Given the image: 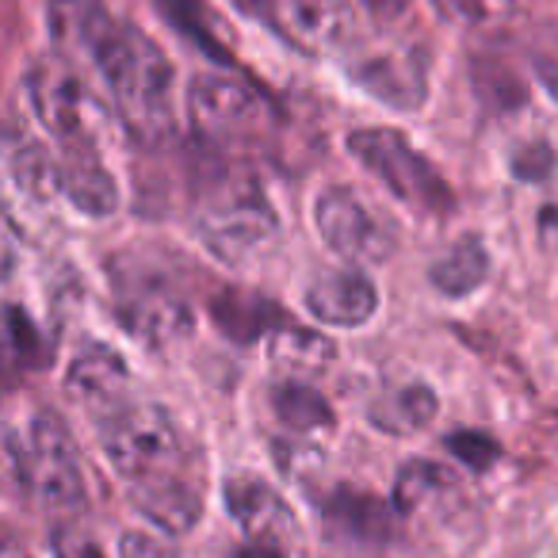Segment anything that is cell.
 Masks as SVG:
<instances>
[{
    "label": "cell",
    "mask_w": 558,
    "mask_h": 558,
    "mask_svg": "<svg viewBox=\"0 0 558 558\" xmlns=\"http://www.w3.org/2000/svg\"><path fill=\"white\" fill-rule=\"evenodd\" d=\"M50 24L62 43L81 47L111 88L134 138L172 134V65L134 24H119L100 0H50Z\"/></svg>",
    "instance_id": "obj_1"
},
{
    "label": "cell",
    "mask_w": 558,
    "mask_h": 558,
    "mask_svg": "<svg viewBox=\"0 0 558 558\" xmlns=\"http://www.w3.org/2000/svg\"><path fill=\"white\" fill-rule=\"evenodd\" d=\"M195 230L222 260H245L279 233L276 207L245 169H218L195 195Z\"/></svg>",
    "instance_id": "obj_2"
},
{
    "label": "cell",
    "mask_w": 558,
    "mask_h": 558,
    "mask_svg": "<svg viewBox=\"0 0 558 558\" xmlns=\"http://www.w3.org/2000/svg\"><path fill=\"white\" fill-rule=\"evenodd\" d=\"M9 459L24 494L43 509L70 512L85 505L81 456L73 448L70 428L54 413L43 410L27 417L24 433H9Z\"/></svg>",
    "instance_id": "obj_3"
},
{
    "label": "cell",
    "mask_w": 558,
    "mask_h": 558,
    "mask_svg": "<svg viewBox=\"0 0 558 558\" xmlns=\"http://www.w3.org/2000/svg\"><path fill=\"white\" fill-rule=\"evenodd\" d=\"M100 444L126 486L177 474L184 463L177 425L157 402H123L108 417H100Z\"/></svg>",
    "instance_id": "obj_4"
},
{
    "label": "cell",
    "mask_w": 558,
    "mask_h": 558,
    "mask_svg": "<svg viewBox=\"0 0 558 558\" xmlns=\"http://www.w3.org/2000/svg\"><path fill=\"white\" fill-rule=\"evenodd\" d=\"M27 100L58 149L100 146V134L108 126V111L93 96L88 81L73 70L65 58H39L27 65Z\"/></svg>",
    "instance_id": "obj_5"
},
{
    "label": "cell",
    "mask_w": 558,
    "mask_h": 558,
    "mask_svg": "<svg viewBox=\"0 0 558 558\" xmlns=\"http://www.w3.org/2000/svg\"><path fill=\"white\" fill-rule=\"evenodd\" d=\"M349 149L379 184H387L390 195L417 207L425 215H451L456 210V192L448 180L410 146L398 131L387 126H364V131L349 134Z\"/></svg>",
    "instance_id": "obj_6"
},
{
    "label": "cell",
    "mask_w": 558,
    "mask_h": 558,
    "mask_svg": "<svg viewBox=\"0 0 558 558\" xmlns=\"http://www.w3.org/2000/svg\"><path fill=\"white\" fill-rule=\"evenodd\" d=\"M314 226L337 256L356 264H383L398 248V226L349 184H333L314 203Z\"/></svg>",
    "instance_id": "obj_7"
},
{
    "label": "cell",
    "mask_w": 558,
    "mask_h": 558,
    "mask_svg": "<svg viewBox=\"0 0 558 558\" xmlns=\"http://www.w3.org/2000/svg\"><path fill=\"white\" fill-rule=\"evenodd\" d=\"M187 116L203 142H241L248 134L264 131L271 108L264 93H256L248 81L230 73H199L187 85Z\"/></svg>",
    "instance_id": "obj_8"
},
{
    "label": "cell",
    "mask_w": 558,
    "mask_h": 558,
    "mask_svg": "<svg viewBox=\"0 0 558 558\" xmlns=\"http://www.w3.org/2000/svg\"><path fill=\"white\" fill-rule=\"evenodd\" d=\"M116 318L146 349H161L192 333V306L161 276L116 279Z\"/></svg>",
    "instance_id": "obj_9"
},
{
    "label": "cell",
    "mask_w": 558,
    "mask_h": 558,
    "mask_svg": "<svg viewBox=\"0 0 558 558\" xmlns=\"http://www.w3.org/2000/svg\"><path fill=\"white\" fill-rule=\"evenodd\" d=\"M344 73L387 108L417 111L428 100V58L417 47H360L344 58Z\"/></svg>",
    "instance_id": "obj_10"
},
{
    "label": "cell",
    "mask_w": 558,
    "mask_h": 558,
    "mask_svg": "<svg viewBox=\"0 0 558 558\" xmlns=\"http://www.w3.org/2000/svg\"><path fill=\"white\" fill-rule=\"evenodd\" d=\"M264 27L306 54H349L356 47L352 0H276Z\"/></svg>",
    "instance_id": "obj_11"
},
{
    "label": "cell",
    "mask_w": 558,
    "mask_h": 558,
    "mask_svg": "<svg viewBox=\"0 0 558 558\" xmlns=\"http://www.w3.org/2000/svg\"><path fill=\"white\" fill-rule=\"evenodd\" d=\"M126 387H131V367L104 341H88L70 360V372H65V395L85 405V410H93L96 421L108 417L123 402H131Z\"/></svg>",
    "instance_id": "obj_12"
},
{
    "label": "cell",
    "mask_w": 558,
    "mask_h": 558,
    "mask_svg": "<svg viewBox=\"0 0 558 558\" xmlns=\"http://www.w3.org/2000/svg\"><path fill=\"white\" fill-rule=\"evenodd\" d=\"M306 311L318 322L337 329H356L364 322L375 318L379 311V291L375 283L356 268H337V271H322L303 295Z\"/></svg>",
    "instance_id": "obj_13"
},
{
    "label": "cell",
    "mask_w": 558,
    "mask_h": 558,
    "mask_svg": "<svg viewBox=\"0 0 558 558\" xmlns=\"http://www.w3.org/2000/svg\"><path fill=\"white\" fill-rule=\"evenodd\" d=\"M58 177H62V195L88 218H108L119 207L116 177L108 172L100 157V146L58 149Z\"/></svg>",
    "instance_id": "obj_14"
},
{
    "label": "cell",
    "mask_w": 558,
    "mask_h": 558,
    "mask_svg": "<svg viewBox=\"0 0 558 558\" xmlns=\"http://www.w3.org/2000/svg\"><path fill=\"white\" fill-rule=\"evenodd\" d=\"M131 505L149 520V524L165 527L169 535H184L199 524L203 501L195 494V486L184 474H161V478L134 482L131 486Z\"/></svg>",
    "instance_id": "obj_15"
},
{
    "label": "cell",
    "mask_w": 558,
    "mask_h": 558,
    "mask_svg": "<svg viewBox=\"0 0 558 558\" xmlns=\"http://www.w3.org/2000/svg\"><path fill=\"white\" fill-rule=\"evenodd\" d=\"M210 322L222 337H230L233 344H256L260 337H271L288 326L283 306L271 299L256 295V291H218L210 299Z\"/></svg>",
    "instance_id": "obj_16"
},
{
    "label": "cell",
    "mask_w": 558,
    "mask_h": 558,
    "mask_svg": "<svg viewBox=\"0 0 558 558\" xmlns=\"http://www.w3.org/2000/svg\"><path fill=\"white\" fill-rule=\"evenodd\" d=\"M322 512H326V524H333L337 532L352 535L360 543H383L395 532V520H390V505L379 501V497L364 494V489L341 486L322 501Z\"/></svg>",
    "instance_id": "obj_17"
},
{
    "label": "cell",
    "mask_w": 558,
    "mask_h": 558,
    "mask_svg": "<svg viewBox=\"0 0 558 558\" xmlns=\"http://www.w3.org/2000/svg\"><path fill=\"white\" fill-rule=\"evenodd\" d=\"M226 509H230V517L238 520L248 535H256V539H268L276 527L291 524L288 505L271 494L268 482L248 478V474L226 482Z\"/></svg>",
    "instance_id": "obj_18"
},
{
    "label": "cell",
    "mask_w": 558,
    "mask_h": 558,
    "mask_svg": "<svg viewBox=\"0 0 558 558\" xmlns=\"http://www.w3.org/2000/svg\"><path fill=\"white\" fill-rule=\"evenodd\" d=\"M489 276V253L478 238H463L428 264V283L448 299H466L486 283Z\"/></svg>",
    "instance_id": "obj_19"
},
{
    "label": "cell",
    "mask_w": 558,
    "mask_h": 558,
    "mask_svg": "<svg viewBox=\"0 0 558 558\" xmlns=\"http://www.w3.org/2000/svg\"><path fill=\"white\" fill-rule=\"evenodd\" d=\"M436 395L421 383H410V387H398L390 395H383L379 402L367 410L372 425L379 433H390V436H405V433H417V428H428L436 417Z\"/></svg>",
    "instance_id": "obj_20"
},
{
    "label": "cell",
    "mask_w": 558,
    "mask_h": 558,
    "mask_svg": "<svg viewBox=\"0 0 558 558\" xmlns=\"http://www.w3.org/2000/svg\"><path fill=\"white\" fill-rule=\"evenodd\" d=\"M9 177L27 199L43 203L50 195H62V177H58V157L35 138L9 142Z\"/></svg>",
    "instance_id": "obj_21"
},
{
    "label": "cell",
    "mask_w": 558,
    "mask_h": 558,
    "mask_svg": "<svg viewBox=\"0 0 558 558\" xmlns=\"http://www.w3.org/2000/svg\"><path fill=\"white\" fill-rule=\"evenodd\" d=\"M154 4L180 35H187V39L203 50V54L215 58L218 65H233L230 47L222 43L218 24L210 20V12H207V0H154Z\"/></svg>",
    "instance_id": "obj_22"
},
{
    "label": "cell",
    "mask_w": 558,
    "mask_h": 558,
    "mask_svg": "<svg viewBox=\"0 0 558 558\" xmlns=\"http://www.w3.org/2000/svg\"><path fill=\"white\" fill-rule=\"evenodd\" d=\"M271 410H276V417L283 421V425L295 428V433L329 428L337 421L326 398L314 387H306V383H279V387L271 390Z\"/></svg>",
    "instance_id": "obj_23"
},
{
    "label": "cell",
    "mask_w": 558,
    "mask_h": 558,
    "mask_svg": "<svg viewBox=\"0 0 558 558\" xmlns=\"http://www.w3.org/2000/svg\"><path fill=\"white\" fill-rule=\"evenodd\" d=\"M474 93L494 116H509V111L524 108L527 88L517 73L497 58H474Z\"/></svg>",
    "instance_id": "obj_24"
},
{
    "label": "cell",
    "mask_w": 558,
    "mask_h": 558,
    "mask_svg": "<svg viewBox=\"0 0 558 558\" xmlns=\"http://www.w3.org/2000/svg\"><path fill=\"white\" fill-rule=\"evenodd\" d=\"M456 486H459V478L448 466L428 463V459H410L395 478V509L413 512L433 494H448V489H456Z\"/></svg>",
    "instance_id": "obj_25"
},
{
    "label": "cell",
    "mask_w": 558,
    "mask_h": 558,
    "mask_svg": "<svg viewBox=\"0 0 558 558\" xmlns=\"http://www.w3.org/2000/svg\"><path fill=\"white\" fill-rule=\"evenodd\" d=\"M271 360L295 367V372H318V367H326L333 360V344L326 337L306 333V329H295L288 322L279 333H271Z\"/></svg>",
    "instance_id": "obj_26"
},
{
    "label": "cell",
    "mask_w": 558,
    "mask_h": 558,
    "mask_svg": "<svg viewBox=\"0 0 558 558\" xmlns=\"http://www.w3.org/2000/svg\"><path fill=\"white\" fill-rule=\"evenodd\" d=\"M433 9L444 20L463 27H497L505 20H517V0H433Z\"/></svg>",
    "instance_id": "obj_27"
},
{
    "label": "cell",
    "mask_w": 558,
    "mask_h": 558,
    "mask_svg": "<svg viewBox=\"0 0 558 558\" xmlns=\"http://www.w3.org/2000/svg\"><path fill=\"white\" fill-rule=\"evenodd\" d=\"M4 333H9V356L20 372H32L43 360V337L35 329V322L24 314V306L9 303L4 306Z\"/></svg>",
    "instance_id": "obj_28"
},
{
    "label": "cell",
    "mask_w": 558,
    "mask_h": 558,
    "mask_svg": "<svg viewBox=\"0 0 558 558\" xmlns=\"http://www.w3.org/2000/svg\"><path fill=\"white\" fill-rule=\"evenodd\" d=\"M444 448L466 463L471 471H489V466L501 459V444L489 433H478V428H456L451 436H444Z\"/></svg>",
    "instance_id": "obj_29"
},
{
    "label": "cell",
    "mask_w": 558,
    "mask_h": 558,
    "mask_svg": "<svg viewBox=\"0 0 558 558\" xmlns=\"http://www.w3.org/2000/svg\"><path fill=\"white\" fill-rule=\"evenodd\" d=\"M550 169H555V149L543 146V142L520 146L517 157H512V172H517L520 180H547Z\"/></svg>",
    "instance_id": "obj_30"
},
{
    "label": "cell",
    "mask_w": 558,
    "mask_h": 558,
    "mask_svg": "<svg viewBox=\"0 0 558 558\" xmlns=\"http://www.w3.org/2000/svg\"><path fill=\"white\" fill-rule=\"evenodd\" d=\"M119 558H180V555L169 539H161V535L123 532V539H119Z\"/></svg>",
    "instance_id": "obj_31"
},
{
    "label": "cell",
    "mask_w": 558,
    "mask_h": 558,
    "mask_svg": "<svg viewBox=\"0 0 558 558\" xmlns=\"http://www.w3.org/2000/svg\"><path fill=\"white\" fill-rule=\"evenodd\" d=\"M50 550H54V558H108L100 550V543L88 539L77 527H58V532L50 535Z\"/></svg>",
    "instance_id": "obj_32"
},
{
    "label": "cell",
    "mask_w": 558,
    "mask_h": 558,
    "mask_svg": "<svg viewBox=\"0 0 558 558\" xmlns=\"http://www.w3.org/2000/svg\"><path fill=\"white\" fill-rule=\"evenodd\" d=\"M532 62H535L532 70H535V77H539V85L558 100V43H555V47H547V50H539Z\"/></svg>",
    "instance_id": "obj_33"
},
{
    "label": "cell",
    "mask_w": 558,
    "mask_h": 558,
    "mask_svg": "<svg viewBox=\"0 0 558 558\" xmlns=\"http://www.w3.org/2000/svg\"><path fill=\"white\" fill-rule=\"evenodd\" d=\"M539 241L558 253V199H550L539 207Z\"/></svg>",
    "instance_id": "obj_34"
},
{
    "label": "cell",
    "mask_w": 558,
    "mask_h": 558,
    "mask_svg": "<svg viewBox=\"0 0 558 558\" xmlns=\"http://www.w3.org/2000/svg\"><path fill=\"white\" fill-rule=\"evenodd\" d=\"M241 12H248L253 20H260V24H268L271 9H276V0H233Z\"/></svg>",
    "instance_id": "obj_35"
},
{
    "label": "cell",
    "mask_w": 558,
    "mask_h": 558,
    "mask_svg": "<svg viewBox=\"0 0 558 558\" xmlns=\"http://www.w3.org/2000/svg\"><path fill=\"white\" fill-rule=\"evenodd\" d=\"M230 558H283L279 555V547H271V543H248V547H238Z\"/></svg>",
    "instance_id": "obj_36"
},
{
    "label": "cell",
    "mask_w": 558,
    "mask_h": 558,
    "mask_svg": "<svg viewBox=\"0 0 558 558\" xmlns=\"http://www.w3.org/2000/svg\"><path fill=\"white\" fill-rule=\"evenodd\" d=\"M372 4V12H379V16H398V12L405 9V0H367Z\"/></svg>",
    "instance_id": "obj_37"
},
{
    "label": "cell",
    "mask_w": 558,
    "mask_h": 558,
    "mask_svg": "<svg viewBox=\"0 0 558 558\" xmlns=\"http://www.w3.org/2000/svg\"><path fill=\"white\" fill-rule=\"evenodd\" d=\"M12 558H20V555H12Z\"/></svg>",
    "instance_id": "obj_38"
}]
</instances>
